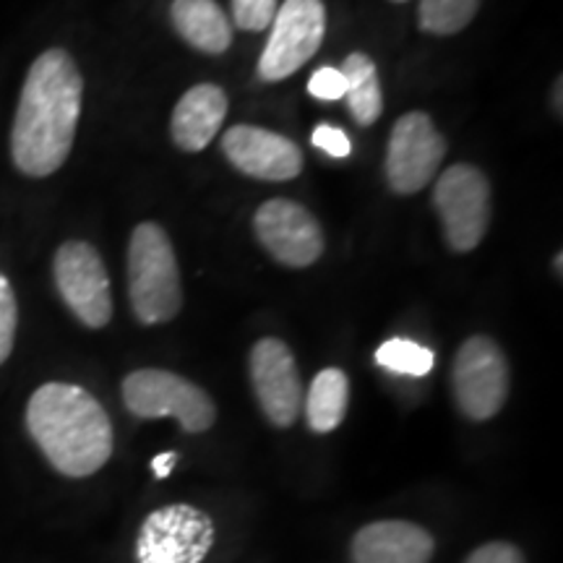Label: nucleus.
I'll list each match as a JSON object with an SVG mask.
<instances>
[{"label":"nucleus","mask_w":563,"mask_h":563,"mask_svg":"<svg viewBox=\"0 0 563 563\" xmlns=\"http://www.w3.org/2000/svg\"><path fill=\"white\" fill-rule=\"evenodd\" d=\"M53 277L63 302L84 327L102 329L112 319L110 277L95 245L63 243L53 258Z\"/></svg>","instance_id":"10"},{"label":"nucleus","mask_w":563,"mask_h":563,"mask_svg":"<svg viewBox=\"0 0 563 563\" xmlns=\"http://www.w3.org/2000/svg\"><path fill=\"white\" fill-rule=\"evenodd\" d=\"M311 141H313L316 150L327 152L329 157H336V159L350 157V152H352L347 133H344L342 129H336V125H316Z\"/></svg>","instance_id":"24"},{"label":"nucleus","mask_w":563,"mask_h":563,"mask_svg":"<svg viewBox=\"0 0 563 563\" xmlns=\"http://www.w3.org/2000/svg\"><path fill=\"white\" fill-rule=\"evenodd\" d=\"M253 230L274 262L290 269H306L323 253L321 224L298 201L272 199L262 203L253 217Z\"/></svg>","instance_id":"11"},{"label":"nucleus","mask_w":563,"mask_h":563,"mask_svg":"<svg viewBox=\"0 0 563 563\" xmlns=\"http://www.w3.org/2000/svg\"><path fill=\"white\" fill-rule=\"evenodd\" d=\"M26 428L47 462L66 477L95 475L112 454L108 412L81 386H40L26 405Z\"/></svg>","instance_id":"2"},{"label":"nucleus","mask_w":563,"mask_h":563,"mask_svg":"<svg viewBox=\"0 0 563 563\" xmlns=\"http://www.w3.org/2000/svg\"><path fill=\"white\" fill-rule=\"evenodd\" d=\"M277 9L279 0H232L230 24L243 32H266L277 16Z\"/></svg>","instance_id":"21"},{"label":"nucleus","mask_w":563,"mask_h":563,"mask_svg":"<svg viewBox=\"0 0 563 563\" xmlns=\"http://www.w3.org/2000/svg\"><path fill=\"white\" fill-rule=\"evenodd\" d=\"M391 3H407V0H391Z\"/></svg>","instance_id":"29"},{"label":"nucleus","mask_w":563,"mask_h":563,"mask_svg":"<svg viewBox=\"0 0 563 563\" xmlns=\"http://www.w3.org/2000/svg\"><path fill=\"white\" fill-rule=\"evenodd\" d=\"M340 70L344 81H347L344 97H347L352 118H355L357 125L368 129L384 112V91L382 81H378L376 63L365 53H350Z\"/></svg>","instance_id":"18"},{"label":"nucleus","mask_w":563,"mask_h":563,"mask_svg":"<svg viewBox=\"0 0 563 563\" xmlns=\"http://www.w3.org/2000/svg\"><path fill=\"white\" fill-rule=\"evenodd\" d=\"M84 102V76L76 60L51 47L32 63L21 87L11 129V159L26 178H47L74 150Z\"/></svg>","instance_id":"1"},{"label":"nucleus","mask_w":563,"mask_h":563,"mask_svg":"<svg viewBox=\"0 0 563 563\" xmlns=\"http://www.w3.org/2000/svg\"><path fill=\"white\" fill-rule=\"evenodd\" d=\"M16 323H19V306L13 295L11 282L0 272V365L11 357L13 342H16Z\"/></svg>","instance_id":"22"},{"label":"nucleus","mask_w":563,"mask_h":563,"mask_svg":"<svg viewBox=\"0 0 563 563\" xmlns=\"http://www.w3.org/2000/svg\"><path fill=\"white\" fill-rule=\"evenodd\" d=\"M170 21L194 51L207 55L230 51L232 24L217 0H173Z\"/></svg>","instance_id":"16"},{"label":"nucleus","mask_w":563,"mask_h":563,"mask_svg":"<svg viewBox=\"0 0 563 563\" xmlns=\"http://www.w3.org/2000/svg\"><path fill=\"white\" fill-rule=\"evenodd\" d=\"M376 363L391 373L402 376H428L433 371V352L412 340L394 336L376 350Z\"/></svg>","instance_id":"20"},{"label":"nucleus","mask_w":563,"mask_h":563,"mask_svg":"<svg viewBox=\"0 0 563 563\" xmlns=\"http://www.w3.org/2000/svg\"><path fill=\"white\" fill-rule=\"evenodd\" d=\"M131 311L144 327L173 321L183 308L180 269L167 232L157 222H141L129 243Z\"/></svg>","instance_id":"3"},{"label":"nucleus","mask_w":563,"mask_h":563,"mask_svg":"<svg viewBox=\"0 0 563 563\" xmlns=\"http://www.w3.org/2000/svg\"><path fill=\"white\" fill-rule=\"evenodd\" d=\"M228 118V95L217 84H196L180 97L173 110L170 133L183 152H201L220 133Z\"/></svg>","instance_id":"15"},{"label":"nucleus","mask_w":563,"mask_h":563,"mask_svg":"<svg viewBox=\"0 0 563 563\" xmlns=\"http://www.w3.org/2000/svg\"><path fill=\"white\" fill-rule=\"evenodd\" d=\"M175 462H178V454H175V452H165V454L154 456V460H152L154 475H157L159 481H165V477H170Z\"/></svg>","instance_id":"26"},{"label":"nucleus","mask_w":563,"mask_h":563,"mask_svg":"<svg viewBox=\"0 0 563 563\" xmlns=\"http://www.w3.org/2000/svg\"><path fill=\"white\" fill-rule=\"evenodd\" d=\"M454 399L464 418L483 422L496 418L509 397V363L490 336H470L454 357Z\"/></svg>","instance_id":"8"},{"label":"nucleus","mask_w":563,"mask_h":563,"mask_svg":"<svg viewBox=\"0 0 563 563\" xmlns=\"http://www.w3.org/2000/svg\"><path fill=\"white\" fill-rule=\"evenodd\" d=\"M123 402L141 420L175 418L186 433L209 431L217 420V407L201 386L159 368L129 373L123 378Z\"/></svg>","instance_id":"4"},{"label":"nucleus","mask_w":563,"mask_h":563,"mask_svg":"<svg viewBox=\"0 0 563 563\" xmlns=\"http://www.w3.org/2000/svg\"><path fill=\"white\" fill-rule=\"evenodd\" d=\"M464 563H527L519 548L511 543H485L477 548L475 553H470V559Z\"/></svg>","instance_id":"25"},{"label":"nucleus","mask_w":563,"mask_h":563,"mask_svg":"<svg viewBox=\"0 0 563 563\" xmlns=\"http://www.w3.org/2000/svg\"><path fill=\"white\" fill-rule=\"evenodd\" d=\"M483 0H420L418 26L433 37H452L473 24Z\"/></svg>","instance_id":"19"},{"label":"nucleus","mask_w":563,"mask_h":563,"mask_svg":"<svg viewBox=\"0 0 563 563\" xmlns=\"http://www.w3.org/2000/svg\"><path fill=\"white\" fill-rule=\"evenodd\" d=\"M561 79L559 81H555V110H559L561 112Z\"/></svg>","instance_id":"27"},{"label":"nucleus","mask_w":563,"mask_h":563,"mask_svg":"<svg viewBox=\"0 0 563 563\" xmlns=\"http://www.w3.org/2000/svg\"><path fill=\"white\" fill-rule=\"evenodd\" d=\"M327 37V5L323 0H285L269 26L258 76L262 81H285L319 53Z\"/></svg>","instance_id":"6"},{"label":"nucleus","mask_w":563,"mask_h":563,"mask_svg":"<svg viewBox=\"0 0 563 563\" xmlns=\"http://www.w3.org/2000/svg\"><path fill=\"white\" fill-rule=\"evenodd\" d=\"M251 384L269 422L290 428L302 407V384L298 363L285 342L264 336L251 350Z\"/></svg>","instance_id":"12"},{"label":"nucleus","mask_w":563,"mask_h":563,"mask_svg":"<svg viewBox=\"0 0 563 563\" xmlns=\"http://www.w3.org/2000/svg\"><path fill=\"white\" fill-rule=\"evenodd\" d=\"M350 405V378L340 368L316 373L306 397V420L313 433H332L342 426Z\"/></svg>","instance_id":"17"},{"label":"nucleus","mask_w":563,"mask_h":563,"mask_svg":"<svg viewBox=\"0 0 563 563\" xmlns=\"http://www.w3.org/2000/svg\"><path fill=\"white\" fill-rule=\"evenodd\" d=\"M214 522L191 504L152 511L136 538L139 563H201L214 545Z\"/></svg>","instance_id":"7"},{"label":"nucleus","mask_w":563,"mask_h":563,"mask_svg":"<svg viewBox=\"0 0 563 563\" xmlns=\"http://www.w3.org/2000/svg\"><path fill=\"white\" fill-rule=\"evenodd\" d=\"M433 207L449 249L475 251L490 224V183L475 165H452L435 180Z\"/></svg>","instance_id":"5"},{"label":"nucleus","mask_w":563,"mask_h":563,"mask_svg":"<svg viewBox=\"0 0 563 563\" xmlns=\"http://www.w3.org/2000/svg\"><path fill=\"white\" fill-rule=\"evenodd\" d=\"M308 91H311V97H316V100L334 102L344 97V91H347V81H344L340 68L323 66L319 70H313L311 81H308Z\"/></svg>","instance_id":"23"},{"label":"nucleus","mask_w":563,"mask_h":563,"mask_svg":"<svg viewBox=\"0 0 563 563\" xmlns=\"http://www.w3.org/2000/svg\"><path fill=\"white\" fill-rule=\"evenodd\" d=\"M446 157V139L435 129L428 112H407L394 123L386 146V180L399 196L422 191L441 170Z\"/></svg>","instance_id":"9"},{"label":"nucleus","mask_w":563,"mask_h":563,"mask_svg":"<svg viewBox=\"0 0 563 563\" xmlns=\"http://www.w3.org/2000/svg\"><path fill=\"white\" fill-rule=\"evenodd\" d=\"M433 538L420 525L384 519L365 525L352 540L355 563H428L433 559Z\"/></svg>","instance_id":"14"},{"label":"nucleus","mask_w":563,"mask_h":563,"mask_svg":"<svg viewBox=\"0 0 563 563\" xmlns=\"http://www.w3.org/2000/svg\"><path fill=\"white\" fill-rule=\"evenodd\" d=\"M222 152L235 170L256 180L285 183L302 173L300 146L262 125H232L222 136Z\"/></svg>","instance_id":"13"},{"label":"nucleus","mask_w":563,"mask_h":563,"mask_svg":"<svg viewBox=\"0 0 563 563\" xmlns=\"http://www.w3.org/2000/svg\"><path fill=\"white\" fill-rule=\"evenodd\" d=\"M563 256H561V253H555V274H559V277H561V274H563Z\"/></svg>","instance_id":"28"}]
</instances>
